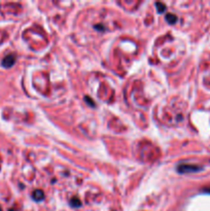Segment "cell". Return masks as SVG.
I'll list each match as a JSON object with an SVG mask.
<instances>
[{"label": "cell", "instance_id": "3", "mask_svg": "<svg viewBox=\"0 0 210 211\" xmlns=\"http://www.w3.org/2000/svg\"><path fill=\"white\" fill-rule=\"evenodd\" d=\"M32 196H33V199L35 200V201H41V200H43V198H44V194L41 190L34 191Z\"/></svg>", "mask_w": 210, "mask_h": 211}, {"label": "cell", "instance_id": "6", "mask_svg": "<svg viewBox=\"0 0 210 211\" xmlns=\"http://www.w3.org/2000/svg\"><path fill=\"white\" fill-rule=\"evenodd\" d=\"M70 204H71L73 207H79L81 205V202L79 201L77 198H73L71 201H70Z\"/></svg>", "mask_w": 210, "mask_h": 211}, {"label": "cell", "instance_id": "2", "mask_svg": "<svg viewBox=\"0 0 210 211\" xmlns=\"http://www.w3.org/2000/svg\"><path fill=\"white\" fill-rule=\"evenodd\" d=\"M15 62H16L15 56H13V55H8L3 59V61H2V65H3L4 67H10V66H13V64H15Z\"/></svg>", "mask_w": 210, "mask_h": 211}, {"label": "cell", "instance_id": "4", "mask_svg": "<svg viewBox=\"0 0 210 211\" xmlns=\"http://www.w3.org/2000/svg\"><path fill=\"white\" fill-rule=\"evenodd\" d=\"M165 19H166V21H167V23H169V24H175L177 22V17L175 16V15H173V13H167L166 17H165Z\"/></svg>", "mask_w": 210, "mask_h": 211}, {"label": "cell", "instance_id": "1", "mask_svg": "<svg viewBox=\"0 0 210 211\" xmlns=\"http://www.w3.org/2000/svg\"><path fill=\"white\" fill-rule=\"evenodd\" d=\"M202 170V167H199L197 165H179L177 167V171L181 174L191 173V172H198Z\"/></svg>", "mask_w": 210, "mask_h": 211}, {"label": "cell", "instance_id": "8", "mask_svg": "<svg viewBox=\"0 0 210 211\" xmlns=\"http://www.w3.org/2000/svg\"><path fill=\"white\" fill-rule=\"evenodd\" d=\"M0 211H2V210H1V209H0Z\"/></svg>", "mask_w": 210, "mask_h": 211}, {"label": "cell", "instance_id": "5", "mask_svg": "<svg viewBox=\"0 0 210 211\" xmlns=\"http://www.w3.org/2000/svg\"><path fill=\"white\" fill-rule=\"evenodd\" d=\"M156 6H157L159 13H163V12H165V9H166V5L164 3H161V2H157V3H156Z\"/></svg>", "mask_w": 210, "mask_h": 211}, {"label": "cell", "instance_id": "7", "mask_svg": "<svg viewBox=\"0 0 210 211\" xmlns=\"http://www.w3.org/2000/svg\"><path fill=\"white\" fill-rule=\"evenodd\" d=\"M84 99H86V101H87L88 103L90 102V103H91V105H92V106H94V105H95V103L93 102L92 100H91V98H89V97H84Z\"/></svg>", "mask_w": 210, "mask_h": 211}]
</instances>
